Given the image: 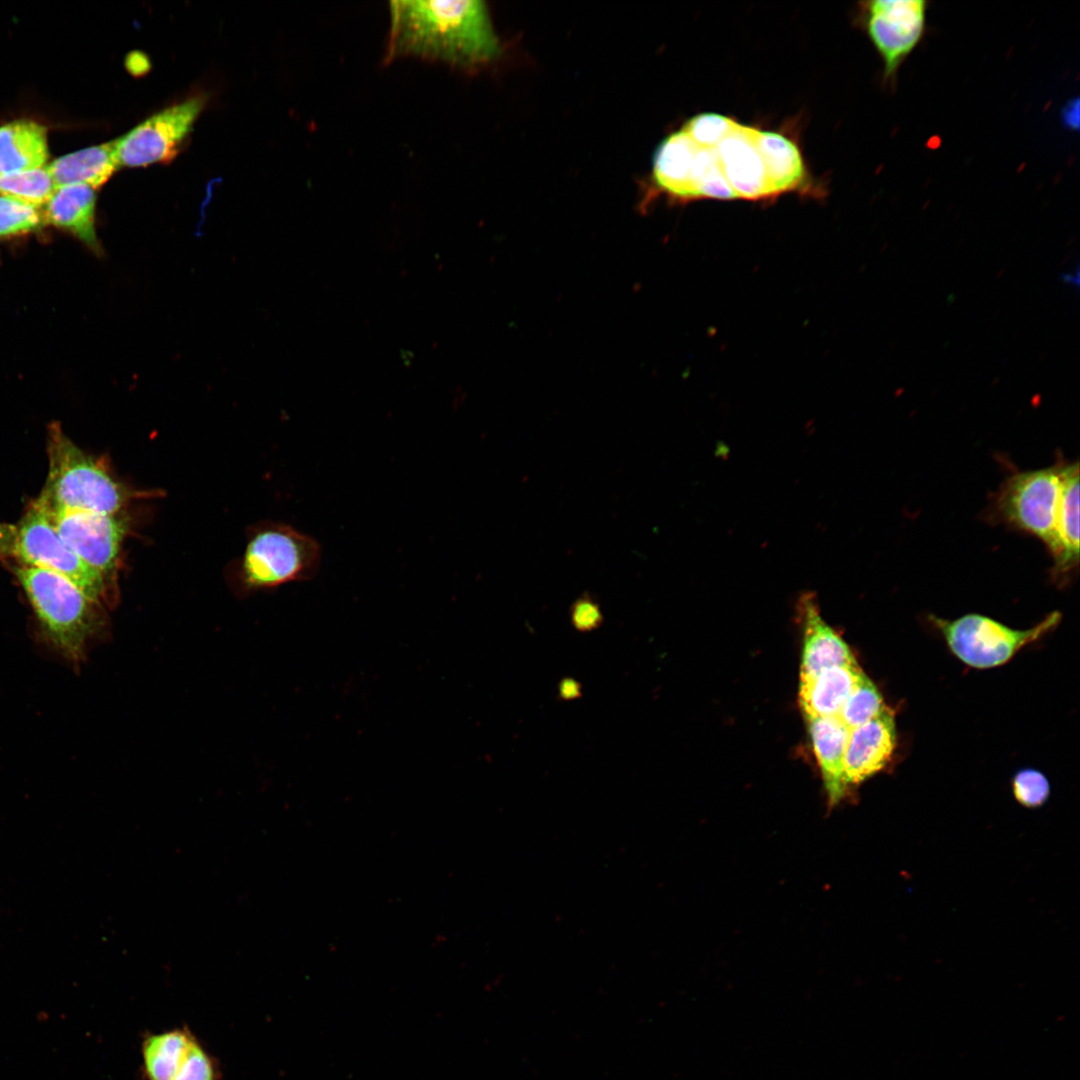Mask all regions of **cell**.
I'll use <instances>...</instances> for the list:
<instances>
[{"label":"cell","mask_w":1080,"mask_h":1080,"mask_svg":"<svg viewBox=\"0 0 1080 1080\" xmlns=\"http://www.w3.org/2000/svg\"><path fill=\"white\" fill-rule=\"evenodd\" d=\"M389 9L390 55L469 68L499 54V41L483 1L398 0Z\"/></svg>","instance_id":"cell-1"},{"label":"cell","mask_w":1080,"mask_h":1080,"mask_svg":"<svg viewBox=\"0 0 1080 1080\" xmlns=\"http://www.w3.org/2000/svg\"><path fill=\"white\" fill-rule=\"evenodd\" d=\"M8 567L33 609L40 639L63 659L79 666L90 645L105 632L102 604L52 571L15 561Z\"/></svg>","instance_id":"cell-2"},{"label":"cell","mask_w":1080,"mask_h":1080,"mask_svg":"<svg viewBox=\"0 0 1080 1080\" xmlns=\"http://www.w3.org/2000/svg\"><path fill=\"white\" fill-rule=\"evenodd\" d=\"M48 475L34 502L44 511L116 514L135 496L104 464L80 449L59 423L48 426Z\"/></svg>","instance_id":"cell-3"},{"label":"cell","mask_w":1080,"mask_h":1080,"mask_svg":"<svg viewBox=\"0 0 1080 1080\" xmlns=\"http://www.w3.org/2000/svg\"><path fill=\"white\" fill-rule=\"evenodd\" d=\"M1062 496V464L1014 473L994 497V512L1008 526L1040 539L1053 559Z\"/></svg>","instance_id":"cell-4"},{"label":"cell","mask_w":1080,"mask_h":1080,"mask_svg":"<svg viewBox=\"0 0 1080 1080\" xmlns=\"http://www.w3.org/2000/svg\"><path fill=\"white\" fill-rule=\"evenodd\" d=\"M9 559L65 577L89 598L101 604L109 601L110 587L103 576L85 563L61 539L44 511L34 501L16 524L14 545Z\"/></svg>","instance_id":"cell-5"},{"label":"cell","mask_w":1080,"mask_h":1080,"mask_svg":"<svg viewBox=\"0 0 1080 1080\" xmlns=\"http://www.w3.org/2000/svg\"><path fill=\"white\" fill-rule=\"evenodd\" d=\"M321 556V546L311 536L273 525L250 540L242 564L244 579L253 587L309 579L318 572Z\"/></svg>","instance_id":"cell-6"},{"label":"cell","mask_w":1080,"mask_h":1080,"mask_svg":"<svg viewBox=\"0 0 1080 1080\" xmlns=\"http://www.w3.org/2000/svg\"><path fill=\"white\" fill-rule=\"evenodd\" d=\"M1058 612L1049 614L1036 626L1013 629L979 614L955 620L934 618L951 651L965 664L985 669L1006 663L1023 646L1036 641L1059 622Z\"/></svg>","instance_id":"cell-7"},{"label":"cell","mask_w":1080,"mask_h":1080,"mask_svg":"<svg viewBox=\"0 0 1080 1080\" xmlns=\"http://www.w3.org/2000/svg\"><path fill=\"white\" fill-rule=\"evenodd\" d=\"M205 104L204 95L190 96L151 115L116 139L119 167H145L173 160Z\"/></svg>","instance_id":"cell-8"},{"label":"cell","mask_w":1080,"mask_h":1080,"mask_svg":"<svg viewBox=\"0 0 1080 1080\" xmlns=\"http://www.w3.org/2000/svg\"><path fill=\"white\" fill-rule=\"evenodd\" d=\"M865 28L883 62L884 79L894 82L901 65L919 45L926 28L924 0H876L865 4Z\"/></svg>","instance_id":"cell-9"},{"label":"cell","mask_w":1080,"mask_h":1080,"mask_svg":"<svg viewBox=\"0 0 1080 1080\" xmlns=\"http://www.w3.org/2000/svg\"><path fill=\"white\" fill-rule=\"evenodd\" d=\"M44 513L61 539L99 572L110 587L127 532V520L120 513L66 510Z\"/></svg>","instance_id":"cell-10"},{"label":"cell","mask_w":1080,"mask_h":1080,"mask_svg":"<svg viewBox=\"0 0 1080 1080\" xmlns=\"http://www.w3.org/2000/svg\"><path fill=\"white\" fill-rule=\"evenodd\" d=\"M756 133L757 129L738 123L716 147L722 171L737 198L755 200L774 194Z\"/></svg>","instance_id":"cell-11"},{"label":"cell","mask_w":1080,"mask_h":1080,"mask_svg":"<svg viewBox=\"0 0 1080 1080\" xmlns=\"http://www.w3.org/2000/svg\"><path fill=\"white\" fill-rule=\"evenodd\" d=\"M895 746V721L888 708L850 729L844 756L846 784H858L880 771L890 761Z\"/></svg>","instance_id":"cell-12"},{"label":"cell","mask_w":1080,"mask_h":1080,"mask_svg":"<svg viewBox=\"0 0 1080 1080\" xmlns=\"http://www.w3.org/2000/svg\"><path fill=\"white\" fill-rule=\"evenodd\" d=\"M799 608L803 624L800 679L828 667L857 663L847 643L821 617L813 595H803Z\"/></svg>","instance_id":"cell-13"},{"label":"cell","mask_w":1080,"mask_h":1080,"mask_svg":"<svg viewBox=\"0 0 1080 1080\" xmlns=\"http://www.w3.org/2000/svg\"><path fill=\"white\" fill-rule=\"evenodd\" d=\"M96 190L82 184L58 187L41 208L45 224L71 232L95 253L101 251L95 228Z\"/></svg>","instance_id":"cell-14"},{"label":"cell","mask_w":1080,"mask_h":1080,"mask_svg":"<svg viewBox=\"0 0 1080 1080\" xmlns=\"http://www.w3.org/2000/svg\"><path fill=\"white\" fill-rule=\"evenodd\" d=\"M816 759L831 804L846 793L844 756L849 735L848 727L838 716H805Z\"/></svg>","instance_id":"cell-15"},{"label":"cell","mask_w":1080,"mask_h":1080,"mask_svg":"<svg viewBox=\"0 0 1080 1080\" xmlns=\"http://www.w3.org/2000/svg\"><path fill=\"white\" fill-rule=\"evenodd\" d=\"M865 673L859 665H836L800 679L799 701L805 716H838L846 699Z\"/></svg>","instance_id":"cell-16"},{"label":"cell","mask_w":1080,"mask_h":1080,"mask_svg":"<svg viewBox=\"0 0 1080 1080\" xmlns=\"http://www.w3.org/2000/svg\"><path fill=\"white\" fill-rule=\"evenodd\" d=\"M47 167L56 188L82 184L96 190L119 168L116 140L64 155Z\"/></svg>","instance_id":"cell-17"},{"label":"cell","mask_w":1080,"mask_h":1080,"mask_svg":"<svg viewBox=\"0 0 1080 1080\" xmlns=\"http://www.w3.org/2000/svg\"><path fill=\"white\" fill-rule=\"evenodd\" d=\"M47 129L31 120L0 126V177L46 165Z\"/></svg>","instance_id":"cell-18"},{"label":"cell","mask_w":1080,"mask_h":1080,"mask_svg":"<svg viewBox=\"0 0 1080 1080\" xmlns=\"http://www.w3.org/2000/svg\"><path fill=\"white\" fill-rule=\"evenodd\" d=\"M1054 576L1064 579L1079 564V464H1062V496L1057 525Z\"/></svg>","instance_id":"cell-19"},{"label":"cell","mask_w":1080,"mask_h":1080,"mask_svg":"<svg viewBox=\"0 0 1080 1080\" xmlns=\"http://www.w3.org/2000/svg\"><path fill=\"white\" fill-rule=\"evenodd\" d=\"M698 146L683 131L669 135L657 148L653 174L657 185L679 198L691 196V173Z\"/></svg>","instance_id":"cell-20"},{"label":"cell","mask_w":1080,"mask_h":1080,"mask_svg":"<svg viewBox=\"0 0 1080 1080\" xmlns=\"http://www.w3.org/2000/svg\"><path fill=\"white\" fill-rule=\"evenodd\" d=\"M756 144L774 194L798 187L804 165L798 147L787 137L757 129Z\"/></svg>","instance_id":"cell-21"},{"label":"cell","mask_w":1080,"mask_h":1080,"mask_svg":"<svg viewBox=\"0 0 1080 1080\" xmlns=\"http://www.w3.org/2000/svg\"><path fill=\"white\" fill-rule=\"evenodd\" d=\"M194 1039L184 1027L147 1035L141 1048L146 1080H174Z\"/></svg>","instance_id":"cell-22"},{"label":"cell","mask_w":1080,"mask_h":1080,"mask_svg":"<svg viewBox=\"0 0 1080 1080\" xmlns=\"http://www.w3.org/2000/svg\"><path fill=\"white\" fill-rule=\"evenodd\" d=\"M47 165L0 177V195L42 208L56 191Z\"/></svg>","instance_id":"cell-23"},{"label":"cell","mask_w":1080,"mask_h":1080,"mask_svg":"<svg viewBox=\"0 0 1080 1080\" xmlns=\"http://www.w3.org/2000/svg\"><path fill=\"white\" fill-rule=\"evenodd\" d=\"M692 198H737L722 171L716 148H698L691 173Z\"/></svg>","instance_id":"cell-24"},{"label":"cell","mask_w":1080,"mask_h":1080,"mask_svg":"<svg viewBox=\"0 0 1080 1080\" xmlns=\"http://www.w3.org/2000/svg\"><path fill=\"white\" fill-rule=\"evenodd\" d=\"M886 708L877 687L864 674L846 699L838 717L850 730L877 717Z\"/></svg>","instance_id":"cell-25"},{"label":"cell","mask_w":1080,"mask_h":1080,"mask_svg":"<svg viewBox=\"0 0 1080 1080\" xmlns=\"http://www.w3.org/2000/svg\"><path fill=\"white\" fill-rule=\"evenodd\" d=\"M44 225L41 208L0 195V240L38 231Z\"/></svg>","instance_id":"cell-26"},{"label":"cell","mask_w":1080,"mask_h":1080,"mask_svg":"<svg viewBox=\"0 0 1080 1080\" xmlns=\"http://www.w3.org/2000/svg\"><path fill=\"white\" fill-rule=\"evenodd\" d=\"M737 124L724 115L701 113L691 118L682 130L698 147L716 148Z\"/></svg>","instance_id":"cell-27"},{"label":"cell","mask_w":1080,"mask_h":1080,"mask_svg":"<svg viewBox=\"0 0 1080 1080\" xmlns=\"http://www.w3.org/2000/svg\"><path fill=\"white\" fill-rule=\"evenodd\" d=\"M174 1080H220L213 1058L196 1038L189 1046Z\"/></svg>","instance_id":"cell-28"},{"label":"cell","mask_w":1080,"mask_h":1080,"mask_svg":"<svg viewBox=\"0 0 1080 1080\" xmlns=\"http://www.w3.org/2000/svg\"><path fill=\"white\" fill-rule=\"evenodd\" d=\"M1016 799L1027 807L1041 805L1049 795V783L1046 777L1033 769L1017 773L1013 780Z\"/></svg>","instance_id":"cell-29"},{"label":"cell","mask_w":1080,"mask_h":1080,"mask_svg":"<svg viewBox=\"0 0 1080 1080\" xmlns=\"http://www.w3.org/2000/svg\"><path fill=\"white\" fill-rule=\"evenodd\" d=\"M570 616L574 627L584 632L598 628L603 620L600 606L588 596H582L573 603Z\"/></svg>","instance_id":"cell-30"},{"label":"cell","mask_w":1080,"mask_h":1080,"mask_svg":"<svg viewBox=\"0 0 1080 1080\" xmlns=\"http://www.w3.org/2000/svg\"><path fill=\"white\" fill-rule=\"evenodd\" d=\"M15 535L16 525L0 522V560L11 557Z\"/></svg>","instance_id":"cell-31"},{"label":"cell","mask_w":1080,"mask_h":1080,"mask_svg":"<svg viewBox=\"0 0 1080 1080\" xmlns=\"http://www.w3.org/2000/svg\"><path fill=\"white\" fill-rule=\"evenodd\" d=\"M1061 121L1065 128L1078 130L1079 127V101L1078 98L1066 103L1061 111Z\"/></svg>","instance_id":"cell-32"},{"label":"cell","mask_w":1080,"mask_h":1080,"mask_svg":"<svg viewBox=\"0 0 1080 1080\" xmlns=\"http://www.w3.org/2000/svg\"><path fill=\"white\" fill-rule=\"evenodd\" d=\"M559 695L565 700L575 699L581 695V686L574 679H563L559 684Z\"/></svg>","instance_id":"cell-33"}]
</instances>
